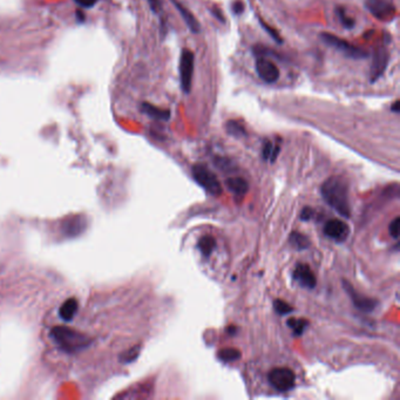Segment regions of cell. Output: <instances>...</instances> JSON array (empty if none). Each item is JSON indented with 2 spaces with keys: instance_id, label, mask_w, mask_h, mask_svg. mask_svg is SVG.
Instances as JSON below:
<instances>
[{
  "instance_id": "cell-20",
  "label": "cell",
  "mask_w": 400,
  "mask_h": 400,
  "mask_svg": "<svg viewBox=\"0 0 400 400\" xmlns=\"http://www.w3.org/2000/svg\"><path fill=\"white\" fill-rule=\"evenodd\" d=\"M140 352H141V345H135V346L128 348L127 351H124V352H122V354H121L120 358H119L120 363H122V364L134 363L135 360L139 358Z\"/></svg>"
},
{
  "instance_id": "cell-31",
  "label": "cell",
  "mask_w": 400,
  "mask_h": 400,
  "mask_svg": "<svg viewBox=\"0 0 400 400\" xmlns=\"http://www.w3.org/2000/svg\"><path fill=\"white\" fill-rule=\"evenodd\" d=\"M147 2L149 4V7H151L154 13H159V12L162 10V3H161V0H147Z\"/></svg>"
},
{
  "instance_id": "cell-26",
  "label": "cell",
  "mask_w": 400,
  "mask_h": 400,
  "mask_svg": "<svg viewBox=\"0 0 400 400\" xmlns=\"http://www.w3.org/2000/svg\"><path fill=\"white\" fill-rule=\"evenodd\" d=\"M337 14H338L339 20H340V22H342V25L345 27V29L351 30L352 27L355 26V19L348 17L347 13H346V10L343 9V7H338V9H337Z\"/></svg>"
},
{
  "instance_id": "cell-18",
  "label": "cell",
  "mask_w": 400,
  "mask_h": 400,
  "mask_svg": "<svg viewBox=\"0 0 400 400\" xmlns=\"http://www.w3.org/2000/svg\"><path fill=\"white\" fill-rule=\"evenodd\" d=\"M216 248V240L210 235H206L199 238L198 241V249L202 253L203 256H210V254L214 252V249Z\"/></svg>"
},
{
  "instance_id": "cell-28",
  "label": "cell",
  "mask_w": 400,
  "mask_h": 400,
  "mask_svg": "<svg viewBox=\"0 0 400 400\" xmlns=\"http://www.w3.org/2000/svg\"><path fill=\"white\" fill-rule=\"evenodd\" d=\"M399 217H395L393 221L391 222V224L389 227V230H390V235L393 238L397 240L398 236H399Z\"/></svg>"
},
{
  "instance_id": "cell-11",
  "label": "cell",
  "mask_w": 400,
  "mask_h": 400,
  "mask_svg": "<svg viewBox=\"0 0 400 400\" xmlns=\"http://www.w3.org/2000/svg\"><path fill=\"white\" fill-rule=\"evenodd\" d=\"M343 285L345 290H346V292L348 293V296H350L352 303H354L355 307L358 310H360V311L372 312L376 308H377L378 301L373 299V298H368L366 296L360 295L359 292L356 291L354 286L346 281H343Z\"/></svg>"
},
{
  "instance_id": "cell-8",
  "label": "cell",
  "mask_w": 400,
  "mask_h": 400,
  "mask_svg": "<svg viewBox=\"0 0 400 400\" xmlns=\"http://www.w3.org/2000/svg\"><path fill=\"white\" fill-rule=\"evenodd\" d=\"M365 6L380 21L391 20L397 11L393 0H365Z\"/></svg>"
},
{
  "instance_id": "cell-10",
  "label": "cell",
  "mask_w": 400,
  "mask_h": 400,
  "mask_svg": "<svg viewBox=\"0 0 400 400\" xmlns=\"http://www.w3.org/2000/svg\"><path fill=\"white\" fill-rule=\"evenodd\" d=\"M255 66L258 77L266 84H273L280 78V69L266 57H258Z\"/></svg>"
},
{
  "instance_id": "cell-23",
  "label": "cell",
  "mask_w": 400,
  "mask_h": 400,
  "mask_svg": "<svg viewBox=\"0 0 400 400\" xmlns=\"http://www.w3.org/2000/svg\"><path fill=\"white\" fill-rule=\"evenodd\" d=\"M288 327H290L293 330V333L296 336H301L304 332L305 329L308 328L309 321L305 319H297V318H290L286 321Z\"/></svg>"
},
{
  "instance_id": "cell-25",
  "label": "cell",
  "mask_w": 400,
  "mask_h": 400,
  "mask_svg": "<svg viewBox=\"0 0 400 400\" xmlns=\"http://www.w3.org/2000/svg\"><path fill=\"white\" fill-rule=\"evenodd\" d=\"M273 309H274V311H276L278 315H281V316L289 315V313H291L293 311V308L291 307V305L288 304L286 302L282 301V299H274Z\"/></svg>"
},
{
  "instance_id": "cell-17",
  "label": "cell",
  "mask_w": 400,
  "mask_h": 400,
  "mask_svg": "<svg viewBox=\"0 0 400 400\" xmlns=\"http://www.w3.org/2000/svg\"><path fill=\"white\" fill-rule=\"evenodd\" d=\"M226 186L235 195H245L249 190V184L242 178H230L226 181Z\"/></svg>"
},
{
  "instance_id": "cell-27",
  "label": "cell",
  "mask_w": 400,
  "mask_h": 400,
  "mask_svg": "<svg viewBox=\"0 0 400 400\" xmlns=\"http://www.w3.org/2000/svg\"><path fill=\"white\" fill-rule=\"evenodd\" d=\"M260 23H261V26L263 27V29L265 30V32L268 33L270 37H271L274 41L276 42H278V44H282V42H283V40H282V37L280 34H278V32L276 30L274 29H272L271 26H269L268 23H265L264 22V20L263 19H260Z\"/></svg>"
},
{
  "instance_id": "cell-33",
  "label": "cell",
  "mask_w": 400,
  "mask_h": 400,
  "mask_svg": "<svg viewBox=\"0 0 400 400\" xmlns=\"http://www.w3.org/2000/svg\"><path fill=\"white\" fill-rule=\"evenodd\" d=\"M211 13H213L215 17H216L219 21L221 22H226V18L223 17V14H222V11H219L217 7H214L213 10H211Z\"/></svg>"
},
{
  "instance_id": "cell-21",
  "label": "cell",
  "mask_w": 400,
  "mask_h": 400,
  "mask_svg": "<svg viewBox=\"0 0 400 400\" xmlns=\"http://www.w3.org/2000/svg\"><path fill=\"white\" fill-rule=\"evenodd\" d=\"M290 243L298 250L307 249L310 245L309 238L305 236V235L298 233V231H293V233L290 235Z\"/></svg>"
},
{
  "instance_id": "cell-15",
  "label": "cell",
  "mask_w": 400,
  "mask_h": 400,
  "mask_svg": "<svg viewBox=\"0 0 400 400\" xmlns=\"http://www.w3.org/2000/svg\"><path fill=\"white\" fill-rule=\"evenodd\" d=\"M141 112L156 121H168L170 119V114H171L169 109L156 107V106L149 103L141 104Z\"/></svg>"
},
{
  "instance_id": "cell-3",
  "label": "cell",
  "mask_w": 400,
  "mask_h": 400,
  "mask_svg": "<svg viewBox=\"0 0 400 400\" xmlns=\"http://www.w3.org/2000/svg\"><path fill=\"white\" fill-rule=\"evenodd\" d=\"M193 178L199 186L213 196H219L222 194V186L219 183L217 176L208 168L206 164L197 163L193 166Z\"/></svg>"
},
{
  "instance_id": "cell-19",
  "label": "cell",
  "mask_w": 400,
  "mask_h": 400,
  "mask_svg": "<svg viewBox=\"0 0 400 400\" xmlns=\"http://www.w3.org/2000/svg\"><path fill=\"white\" fill-rule=\"evenodd\" d=\"M217 356H218V358L222 360V362L231 363V362H235V360L241 358V352L238 351L237 348L227 347V348H222V350H219Z\"/></svg>"
},
{
  "instance_id": "cell-30",
  "label": "cell",
  "mask_w": 400,
  "mask_h": 400,
  "mask_svg": "<svg viewBox=\"0 0 400 400\" xmlns=\"http://www.w3.org/2000/svg\"><path fill=\"white\" fill-rule=\"evenodd\" d=\"M99 0H74V3L78 5L84 7V9H92L93 6H95Z\"/></svg>"
},
{
  "instance_id": "cell-13",
  "label": "cell",
  "mask_w": 400,
  "mask_h": 400,
  "mask_svg": "<svg viewBox=\"0 0 400 400\" xmlns=\"http://www.w3.org/2000/svg\"><path fill=\"white\" fill-rule=\"evenodd\" d=\"M293 280L298 282L302 286L308 289H313L317 284L315 273L310 269V266L305 263H298L293 270Z\"/></svg>"
},
{
  "instance_id": "cell-16",
  "label": "cell",
  "mask_w": 400,
  "mask_h": 400,
  "mask_svg": "<svg viewBox=\"0 0 400 400\" xmlns=\"http://www.w3.org/2000/svg\"><path fill=\"white\" fill-rule=\"evenodd\" d=\"M78 308H79V303H78L76 298H68V299H66L64 303L61 304V307L59 308V316L65 321L73 320L78 312Z\"/></svg>"
},
{
  "instance_id": "cell-4",
  "label": "cell",
  "mask_w": 400,
  "mask_h": 400,
  "mask_svg": "<svg viewBox=\"0 0 400 400\" xmlns=\"http://www.w3.org/2000/svg\"><path fill=\"white\" fill-rule=\"evenodd\" d=\"M320 38L324 42H327L328 45L332 46L333 48L339 51L340 53H343L345 57L351 59H366L368 57V53L365 51L351 45L350 42L344 40V39L337 37V35L328 32L320 33Z\"/></svg>"
},
{
  "instance_id": "cell-5",
  "label": "cell",
  "mask_w": 400,
  "mask_h": 400,
  "mask_svg": "<svg viewBox=\"0 0 400 400\" xmlns=\"http://www.w3.org/2000/svg\"><path fill=\"white\" fill-rule=\"evenodd\" d=\"M195 57L190 49L183 48L180 58V81H181V88L186 94H189L191 91V84H193V74H194Z\"/></svg>"
},
{
  "instance_id": "cell-6",
  "label": "cell",
  "mask_w": 400,
  "mask_h": 400,
  "mask_svg": "<svg viewBox=\"0 0 400 400\" xmlns=\"http://www.w3.org/2000/svg\"><path fill=\"white\" fill-rule=\"evenodd\" d=\"M269 383L273 389L280 392H286L295 386L296 377L292 370L288 367H274L269 372Z\"/></svg>"
},
{
  "instance_id": "cell-1",
  "label": "cell",
  "mask_w": 400,
  "mask_h": 400,
  "mask_svg": "<svg viewBox=\"0 0 400 400\" xmlns=\"http://www.w3.org/2000/svg\"><path fill=\"white\" fill-rule=\"evenodd\" d=\"M321 196L325 202L344 217H350L351 208L348 203L347 184L339 176H332L321 186Z\"/></svg>"
},
{
  "instance_id": "cell-36",
  "label": "cell",
  "mask_w": 400,
  "mask_h": 400,
  "mask_svg": "<svg viewBox=\"0 0 400 400\" xmlns=\"http://www.w3.org/2000/svg\"><path fill=\"white\" fill-rule=\"evenodd\" d=\"M235 331H236V328H234V327H230V328L228 329V332H229V333H235Z\"/></svg>"
},
{
  "instance_id": "cell-12",
  "label": "cell",
  "mask_w": 400,
  "mask_h": 400,
  "mask_svg": "<svg viewBox=\"0 0 400 400\" xmlns=\"http://www.w3.org/2000/svg\"><path fill=\"white\" fill-rule=\"evenodd\" d=\"M324 234L332 240L343 242L347 238L350 234V228L342 219L333 218L329 219L324 226Z\"/></svg>"
},
{
  "instance_id": "cell-9",
  "label": "cell",
  "mask_w": 400,
  "mask_h": 400,
  "mask_svg": "<svg viewBox=\"0 0 400 400\" xmlns=\"http://www.w3.org/2000/svg\"><path fill=\"white\" fill-rule=\"evenodd\" d=\"M87 229V218L85 215H73L61 223V233L68 238L80 236Z\"/></svg>"
},
{
  "instance_id": "cell-35",
  "label": "cell",
  "mask_w": 400,
  "mask_h": 400,
  "mask_svg": "<svg viewBox=\"0 0 400 400\" xmlns=\"http://www.w3.org/2000/svg\"><path fill=\"white\" fill-rule=\"evenodd\" d=\"M391 109H392V112H394V113H397V114H398V113L400 112V103H399V101H398V100H397V101H395V103H394L393 105H392V107H391Z\"/></svg>"
},
{
  "instance_id": "cell-7",
  "label": "cell",
  "mask_w": 400,
  "mask_h": 400,
  "mask_svg": "<svg viewBox=\"0 0 400 400\" xmlns=\"http://www.w3.org/2000/svg\"><path fill=\"white\" fill-rule=\"evenodd\" d=\"M390 52L385 46H378L372 56V64L370 69V81L376 82L384 76L389 66Z\"/></svg>"
},
{
  "instance_id": "cell-32",
  "label": "cell",
  "mask_w": 400,
  "mask_h": 400,
  "mask_svg": "<svg viewBox=\"0 0 400 400\" xmlns=\"http://www.w3.org/2000/svg\"><path fill=\"white\" fill-rule=\"evenodd\" d=\"M313 214H315V211H313L311 208H304L303 211H302L301 214V218L304 219V221H309V219H311V217L313 216Z\"/></svg>"
},
{
  "instance_id": "cell-29",
  "label": "cell",
  "mask_w": 400,
  "mask_h": 400,
  "mask_svg": "<svg viewBox=\"0 0 400 400\" xmlns=\"http://www.w3.org/2000/svg\"><path fill=\"white\" fill-rule=\"evenodd\" d=\"M231 10H233V12L236 15L242 14L243 12H244V3H243L242 0H235L233 5H231Z\"/></svg>"
},
{
  "instance_id": "cell-22",
  "label": "cell",
  "mask_w": 400,
  "mask_h": 400,
  "mask_svg": "<svg viewBox=\"0 0 400 400\" xmlns=\"http://www.w3.org/2000/svg\"><path fill=\"white\" fill-rule=\"evenodd\" d=\"M227 132L229 133L230 135L236 136V137H243L246 135V131L244 126L241 122L235 120H230L227 122Z\"/></svg>"
},
{
  "instance_id": "cell-24",
  "label": "cell",
  "mask_w": 400,
  "mask_h": 400,
  "mask_svg": "<svg viewBox=\"0 0 400 400\" xmlns=\"http://www.w3.org/2000/svg\"><path fill=\"white\" fill-rule=\"evenodd\" d=\"M278 153H280V146H273L270 141H266L263 147V158L264 160H271L272 162L276 160Z\"/></svg>"
},
{
  "instance_id": "cell-2",
  "label": "cell",
  "mask_w": 400,
  "mask_h": 400,
  "mask_svg": "<svg viewBox=\"0 0 400 400\" xmlns=\"http://www.w3.org/2000/svg\"><path fill=\"white\" fill-rule=\"evenodd\" d=\"M51 337L66 354H77L92 344V339L84 333L67 327H54L51 330Z\"/></svg>"
},
{
  "instance_id": "cell-14",
  "label": "cell",
  "mask_w": 400,
  "mask_h": 400,
  "mask_svg": "<svg viewBox=\"0 0 400 400\" xmlns=\"http://www.w3.org/2000/svg\"><path fill=\"white\" fill-rule=\"evenodd\" d=\"M171 2H172V5L176 7V10L179 11V13L181 14L183 21L186 22V25L188 26V29L190 30V32L195 34L201 32V23L198 22L195 15L191 13L186 6L182 5L181 3H179L178 0H171Z\"/></svg>"
},
{
  "instance_id": "cell-34",
  "label": "cell",
  "mask_w": 400,
  "mask_h": 400,
  "mask_svg": "<svg viewBox=\"0 0 400 400\" xmlns=\"http://www.w3.org/2000/svg\"><path fill=\"white\" fill-rule=\"evenodd\" d=\"M76 15H77V20H78V22L82 23V22H85V21H86V14H85L84 12H82L81 10H78V11H77V13H76Z\"/></svg>"
}]
</instances>
